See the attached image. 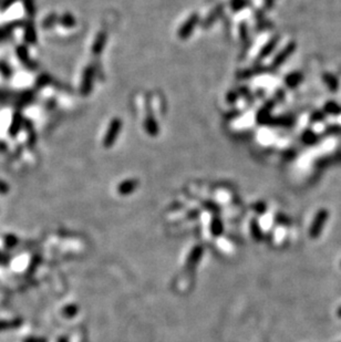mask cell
I'll return each mask as SVG.
<instances>
[{"instance_id":"1","label":"cell","mask_w":341,"mask_h":342,"mask_svg":"<svg viewBox=\"0 0 341 342\" xmlns=\"http://www.w3.org/2000/svg\"><path fill=\"white\" fill-rule=\"evenodd\" d=\"M328 217H329V212L326 208L318 210L309 229V236L312 239H317L320 236L323 230V227H325L328 221Z\"/></svg>"},{"instance_id":"2","label":"cell","mask_w":341,"mask_h":342,"mask_svg":"<svg viewBox=\"0 0 341 342\" xmlns=\"http://www.w3.org/2000/svg\"><path fill=\"white\" fill-rule=\"evenodd\" d=\"M119 126H120L119 121L118 122L115 121L114 123H113V125H112V129H111V133L108 134V137H106V139H105V143L106 144H111V143L113 142L115 134H117V131H119Z\"/></svg>"},{"instance_id":"3","label":"cell","mask_w":341,"mask_h":342,"mask_svg":"<svg viewBox=\"0 0 341 342\" xmlns=\"http://www.w3.org/2000/svg\"><path fill=\"white\" fill-rule=\"evenodd\" d=\"M337 315H338L339 318H341V307H339L338 310H337Z\"/></svg>"},{"instance_id":"4","label":"cell","mask_w":341,"mask_h":342,"mask_svg":"<svg viewBox=\"0 0 341 342\" xmlns=\"http://www.w3.org/2000/svg\"><path fill=\"white\" fill-rule=\"evenodd\" d=\"M340 265H341V262H340Z\"/></svg>"}]
</instances>
